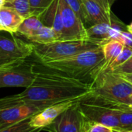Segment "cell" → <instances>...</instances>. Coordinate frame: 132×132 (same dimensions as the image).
Listing matches in <instances>:
<instances>
[{"label": "cell", "instance_id": "obj_16", "mask_svg": "<svg viewBox=\"0 0 132 132\" xmlns=\"http://www.w3.org/2000/svg\"><path fill=\"white\" fill-rule=\"evenodd\" d=\"M123 47V44L117 40H110L102 47L104 54V64H103L100 72L106 71L109 69L112 62L120 54Z\"/></svg>", "mask_w": 132, "mask_h": 132}, {"label": "cell", "instance_id": "obj_4", "mask_svg": "<svg viewBox=\"0 0 132 132\" xmlns=\"http://www.w3.org/2000/svg\"><path fill=\"white\" fill-rule=\"evenodd\" d=\"M34 44V54L41 63L68 58L91 50L102 47L87 40H56L47 44Z\"/></svg>", "mask_w": 132, "mask_h": 132}, {"label": "cell", "instance_id": "obj_10", "mask_svg": "<svg viewBox=\"0 0 132 132\" xmlns=\"http://www.w3.org/2000/svg\"><path fill=\"white\" fill-rule=\"evenodd\" d=\"M59 1L63 22V34L61 40H88L87 28L82 21L64 0Z\"/></svg>", "mask_w": 132, "mask_h": 132}, {"label": "cell", "instance_id": "obj_8", "mask_svg": "<svg viewBox=\"0 0 132 132\" xmlns=\"http://www.w3.org/2000/svg\"><path fill=\"white\" fill-rule=\"evenodd\" d=\"M87 124L77 101L43 130L49 132H84Z\"/></svg>", "mask_w": 132, "mask_h": 132}, {"label": "cell", "instance_id": "obj_27", "mask_svg": "<svg viewBox=\"0 0 132 132\" xmlns=\"http://www.w3.org/2000/svg\"><path fill=\"white\" fill-rule=\"evenodd\" d=\"M117 40L122 42L124 46L132 47V33L128 30L123 31L119 36Z\"/></svg>", "mask_w": 132, "mask_h": 132}, {"label": "cell", "instance_id": "obj_13", "mask_svg": "<svg viewBox=\"0 0 132 132\" xmlns=\"http://www.w3.org/2000/svg\"><path fill=\"white\" fill-rule=\"evenodd\" d=\"M43 24L51 27L60 36V40L63 34V22L59 0H54L53 3L39 16Z\"/></svg>", "mask_w": 132, "mask_h": 132}, {"label": "cell", "instance_id": "obj_28", "mask_svg": "<svg viewBox=\"0 0 132 132\" xmlns=\"http://www.w3.org/2000/svg\"><path fill=\"white\" fill-rule=\"evenodd\" d=\"M93 2H96L98 3L101 7H103L107 13H111V7L113 4L115 3L116 0H92Z\"/></svg>", "mask_w": 132, "mask_h": 132}, {"label": "cell", "instance_id": "obj_17", "mask_svg": "<svg viewBox=\"0 0 132 132\" xmlns=\"http://www.w3.org/2000/svg\"><path fill=\"white\" fill-rule=\"evenodd\" d=\"M44 26V25L43 24L38 16L32 15L24 19L19 27L17 34L26 37L28 40Z\"/></svg>", "mask_w": 132, "mask_h": 132}, {"label": "cell", "instance_id": "obj_18", "mask_svg": "<svg viewBox=\"0 0 132 132\" xmlns=\"http://www.w3.org/2000/svg\"><path fill=\"white\" fill-rule=\"evenodd\" d=\"M31 43L47 44L56 40H60V36L51 27L44 26L34 35L28 39Z\"/></svg>", "mask_w": 132, "mask_h": 132}, {"label": "cell", "instance_id": "obj_19", "mask_svg": "<svg viewBox=\"0 0 132 132\" xmlns=\"http://www.w3.org/2000/svg\"><path fill=\"white\" fill-rule=\"evenodd\" d=\"M5 6L14 9L24 18L34 15L30 0H6Z\"/></svg>", "mask_w": 132, "mask_h": 132}, {"label": "cell", "instance_id": "obj_9", "mask_svg": "<svg viewBox=\"0 0 132 132\" xmlns=\"http://www.w3.org/2000/svg\"><path fill=\"white\" fill-rule=\"evenodd\" d=\"M54 103H57L51 101L29 102L1 109L0 110V127H8L30 118Z\"/></svg>", "mask_w": 132, "mask_h": 132}, {"label": "cell", "instance_id": "obj_20", "mask_svg": "<svg viewBox=\"0 0 132 132\" xmlns=\"http://www.w3.org/2000/svg\"><path fill=\"white\" fill-rule=\"evenodd\" d=\"M30 117L8 127H0V132H40L41 128L34 127L30 123Z\"/></svg>", "mask_w": 132, "mask_h": 132}, {"label": "cell", "instance_id": "obj_21", "mask_svg": "<svg viewBox=\"0 0 132 132\" xmlns=\"http://www.w3.org/2000/svg\"><path fill=\"white\" fill-rule=\"evenodd\" d=\"M117 117L120 122L121 130H132V110L129 107L118 108Z\"/></svg>", "mask_w": 132, "mask_h": 132}, {"label": "cell", "instance_id": "obj_23", "mask_svg": "<svg viewBox=\"0 0 132 132\" xmlns=\"http://www.w3.org/2000/svg\"><path fill=\"white\" fill-rule=\"evenodd\" d=\"M54 0H30V3L34 14L40 16L52 3Z\"/></svg>", "mask_w": 132, "mask_h": 132}, {"label": "cell", "instance_id": "obj_12", "mask_svg": "<svg viewBox=\"0 0 132 132\" xmlns=\"http://www.w3.org/2000/svg\"><path fill=\"white\" fill-rule=\"evenodd\" d=\"M85 13V26L86 28L101 23H110L113 13H107L98 3L92 0H82Z\"/></svg>", "mask_w": 132, "mask_h": 132}, {"label": "cell", "instance_id": "obj_22", "mask_svg": "<svg viewBox=\"0 0 132 132\" xmlns=\"http://www.w3.org/2000/svg\"><path fill=\"white\" fill-rule=\"evenodd\" d=\"M131 56H132V47L124 46L122 51L115 58V60L112 62V64H110V66L107 69V71H113V69L117 68L118 66L121 65L125 61H127Z\"/></svg>", "mask_w": 132, "mask_h": 132}, {"label": "cell", "instance_id": "obj_14", "mask_svg": "<svg viewBox=\"0 0 132 132\" xmlns=\"http://www.w3.org/2000/svg\"><path fill=\"white\" fill-rule=\"evenodd\" d=\"M24 19L14 9L4 6L0 9V30L17 34Z\"/></svg>", "mask_w": 132, "mask_h": 132}, {"label": "cell", "instance_id": "obj_3", "mask_svg": "<svg viewBox=\"0 0 132 132\" xmlns=\"http://www.w3.org/2000/svg\"><path fill=\"white\" fill-rule=\"evenodd\" d=\"M42 64L51 70L74 79L84 81L89 77L92 80L104 64V54L103 48L100 47L68 58Z\"/></svg>", "mask_w": 132, "mask_h": 132}, {"label": "cell", "instance_id": "obj_24", "mask_svg": "<svg viewBox=\"0 0 132 132\" xmlns=\"http://www.w3.org/2000/svg\"><path fill=\"white\" fill-rule=\"evenodd\" d=\"M71 9L76 13L85 25V13L82 0H64Z\"/></svg>", "mask_w": 132, "mask_h": 132}, {"label": "cell", "instance_id": "obj_32", "mask_svg": "<svg viewBox=\"0 0 132 132\" xmlns=\"http://www.w3.org/2000/svg\"><path fill=\"white\" fill-rule=\"evenodd\" d=\"M113 132H130V131H128V130H119V129H113Z\"/></svg>", "mask_w": 132, "mask_h": 132}, {"label": "cell", "instance_id": "obj_5", "mask_svg": "<svg viewBox=\"0 0 132 132\" xmlns=\"http://www.w3.org/2000/svg\"><path fill=\"white\" fill-rule=\"evenodd\" d=\"M87 95L78 100L79 108L86 120L89 123H103L113 129L120 130L121 127L117 117L119 107H113L97 102Z\"/></svg>", "mask_w": 132, "mask_h": 132}, {"label": "cell", "instance_id": "obj_31", "mask_svg": "<svg viewBox=\"0 0 132 132\" xmlns=\"http://www.w3.org/2000/svg\"><path fill=\"white\" fill-rule=\"evenodd\" d=\"M6 1V0H0V9L5 6Z\"/></svg>", "mask_w": 132, "mask_h": 132}, {"label": "cell", "instance_id": "obj_11", "mask_svg": "<svg viewBox=\"0 0 132 132\" xmlns=\"http://www.w3.org/2000/svg\"><path fill=\"white\" fill-rule=\"evenodd\" d=\"M79 100H66L51 105L30 117V123L31 126L42 130L47 126L50 125L59 115L64 110L72 106Z\"/></svg>", "mask_w": 132, "mask_h": 132}, {"label": "cell", "instance_id": "obj_29", "mask_svg": "<svg viewBox=\"0 0 132 132\" xmlns=\"http://www.w3.org/2000/svg\"><path fill=\"white\" fill-rule=\"evenodd\" d=\"M124 79H126L127 81H129L130 82L132 83V74H129V75H124V76H122Z\"/></svg>", "mask_w": 132, "mask_h": 132}, {"label": "cell", "instance_id": "obj_30", "mask_svg": "<svg viewBox=\"0 0 132 132\" xmlns=\"http://www.w3.org/2000/svg\"><path fill=\"white\" fill-rule=\"evenodd\" d=\"M128 106L132 110V95L129 97V102H128Z\"/></svg>", "mask_w": 132, "mask_h": 132}, {"label": "cell", "instance_id": "obj_15", "mask_svg": "<svg viewBox=\"0 0 132 132\" xmlns=\"http://www.w3.org/2000/svg\"><path fill=\"white\" fill-rule=\"evenodd\" d=\"M113 18V16H112ZM112 20L110 23H101L95 24L87 28L88 40L103 47L105 44L111 40L110 30Z\"/></svg>", "mask_w": 132, "mask_h": 132}, {"label": "cell", "instance_id": "obj_2", "mask_svg": "<svg viewBox=\"0 0 132 132\" xmlns=\"http://www.w3.org/2000/svg\"><path fill=\"white\" fill-rule=\"evenodd\" d=\"M91 83L93 90L87 95L89 98L113 107H129L132 83L122 76L102 71L92 79Z\"/></svg>", "mask_w": 132, "mask_h": 132}, {"label": "cell", "instance_id": "obj_25", "mask_svg": "<svg viewBox=\"0 0 132 132\" xmlns=\"http://www.w3.org/2000/svg\"><path fill=\"white\" fill-rule=\"evenodd\" d=\"M113 128L100 123L88 122L87 127L84 132H113Z\"/></svg>", "mask_w": 132, "mask_h": 132}, {"label": "cell", "instance_id": "obj_7", "mask_svg": "<svg viewBox=\"0 0 132 132\" xmlns=\"http://www.w3.org/2000/svg\"><path fill=\"white\" fill-rule=\"evenodd\" d=\"M14 34L0 30V67L27 59L34 54L33 43L25 42Z\"/></svg>", "mask_w": 132, "mask_h": 132}, {"label": "cell", "instance_id": "obj_1", "mask_svg": "<svg viewBox=\"0 0 132 132\" xmlns=\"http://www.w3.org/2000/svg\"><path fill=\"white\" fill-rule=\"evenodd\" d=\"M33 83L19 94L0 99V110L29 102H62L79 100L93 90L92 83L51 70L41 63L34 65Z\"/></svg>", "mask_w": 132, "mask_h": 132}, {"label": "cell", "instance_id": "obj_26", "mask_svg": "<svg viewBox=\"0 0 132 132\" xmlns=\"http://www.w3.org/2000/svg\"><path fill=\"white\" fill-rule=\"evenodd\" d=\"M116 74H119L120 76L132 74V56L123 64L118 66L117 68L113 69V71H110Z\"/></svg>", "mask_w": 132, "mask_h": 132}, {"label": "cell", "instance_id": "obj_34", "mask_svg": "<svg viewBox=\"0 0 132 132\" xmlns=\"http://www.w3.org/2000/svg\"><path fill=\"white\" fill-rule=\"evenodd\" d=\"M128 131H130V132H132V130H128Z\"/></svg>", "mask_w": 132, "mask_h": 132}, {"label": "cell", "instance_id": "obj_33", "mask_svg": "<svg viewBox=\"0 0 132 132\" xmlns=\"http://www.w3.org/2000/svg\"><path fill=\"white\" fill-rule=\"evenodd\" d=\"M127 30L132 33V23H131L130 24H129V25L127 26Z\"/></svg>", "mask_w": 132, "mask_h": 132}, {"label": "cell", "instance_id": "obj_6", "mask_svg": "<svg viewBox=\"0 0 132 132\" xmlns=\"http://www.w3.org/2000/svg\"><path fill=\"white\" fill-rule=\"evenodd\" d=\"M34 63L27 59L0 67V88L29 87L35 79Z\"/></svg>", "mask_w": 132, "mask_h": 132}]
</instances>
